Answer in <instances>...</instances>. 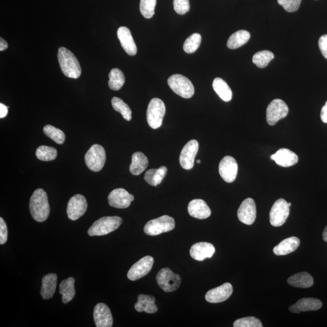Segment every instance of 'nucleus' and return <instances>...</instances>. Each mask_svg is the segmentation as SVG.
I'll use <instances>...</instances> for the list:
<instances>
[{
    "instance_id": "4c0bfd02",
    "label": "nucleus",
    "mask_w": 327,
    "mask_h": 327,
    "mask_svg": "<svg viewBox=\"0 0 327 327\" xmlns=\"http://www.w3.org/2000/svg\"><path fill=\"white\" fill-rule=\"evenodd\" d=\"M201 42V35L198 33H195L186 39L183 45V49L186 53L193 54L200 47Z\"/></svg>"
},
{
    "instance_id": "72a5a7b5",
    "label": "nucleus",
    "mask_w": 327,
    "mask_h": 327,
    "mask_svg": "<svg viewBox=\"0 0 327 327\" xmlns=\"http://www.w3.org/2000/svg\"><path fill=\"white\" fill-rule=\"evenodd\" d=\"M36 156L40 161H53L56 160L57 157V151L53 147L41 146L36 149Z\"/></svg>"
},
{
    "instance_id": "c756f323",
    "label": "nucleus",
    "mask_w": 327,
    "mask_h": 327,
    "mask_svg": "<svg viewBox=\"0 0 327 327\" xmlns=\"http://www.w3.org/2000/svg\"><path fill=\"white\" fill-rule=\"evenodd\" d=\"M250 38V34L246 30H241L235 32L228 38L227 45L230 50H235L243 46Z\"/></svg>"
},
{
    "instance_id": "f704fd0d",
    "label": "nucleus",
    "mask_w": 327,
    "mask_h": 327,
    "mask_svg": "<svg viewBox=\"0 0 327 327\" xmlns=\"http://www.w3.org/2000/svg\"><path fill=\"white\" fill-rule=\"evenodd\" d=\"M112 105L115 111L120 112L125 120L128 121L131 120V109L129 106L126 103H125L120 98H113L112 100Z\"/></svg>"
},
{
    "instance_id": "4468645a",
    "label": "nucleus",
    "mask_w": 327,
    "mask_h": 327,
    "mask_svg": "<svg viewBox=\"0 0 327 327\" xmlns=\"http://www.w3.org/2000/svg\"><path fill=\"white\" fill-rule=\"evenodd\" d=\"M238 166L235 159L227 156L220 162L219 172L221 178L226 182H233L237 178Z\"/></svg>"
},
{
    "instance_id": "6ab92c4d",
    "label": "nucleus",
    "mask_w": 327,
    "mask_h": 327,
    "mask_svg": "<svg viewBox=\"0 0 327 327\" xmlns=\"http://www.w3.org/2000/svg\"><path fill=\"white\" fill-rule=\"evenodd\" d=\"M215 252L213 244L201 242L194 244L190 250L191 257L198 261H203L206 258L212 257Z\"/></svg>"
},
{
    "instance_id": "2eb2a0df",
    "label": "nucleus",
    "mask_w": 327,
    "mask_h": 327,
    "mask_svg": "<svg viewBox=\"0 0 327 327\" xmlns=\"http://www.w3.org/2000/svg\"><path fill=\"white\" fill-rule=\"evenodd\" d=\"M134 200V197L124 189H117L109 195L110 206L117 209H126Z\"/></svg>"
},
{
    "instance_id": "a19ab883",
    "label": "nucleus",
    "mask_w": 327,
    "mask_h": 327,
    "mask_svg": "<svg viewBox=\"0 0 327 327\" xmlns=\"http://www.w3.org/2000/svg\"><path fill=\"white\" fill-rule=\"evenodd\" d=\"M301 1L302 0H277V3L287 12H293L298 10Z\"/></svg>"
},
{
    "instance_id": "ea45409f",
    "label": "nucleus",
    "mask_w": 327,
    "mask_h": 327,
    "mask_svg": "<svg viewBox=\"0 0 327 327\" xmlns=\"http://www.w3.org/2000/svg\"><path fill=\"white\" fill-rule=\"evenodd\" d=\"M235 327H262L261 320L255 317H246L238 319L233 323Z\"/></svg>"
},
{
    "instance_id": "49530a36",
    "label": "nucleus",
    "mask_w": 327,
    "mask_h": 327,
    "mask_svg": "<svg viewBox=\"0 0 327 327\" xmlns=\"http://www.w3.org/2000/svg\"><path fill=\"white\" fill-rule=\"evenodd\" d=\"M8 107H6L4 104H0V118H3L6 117L8 114Z\"/></svg>"
},
{
    "instance_id": "79ce46f5",
    "label": "nucleus",
    "mask_w": 327,
    "mask_h": 327,
    "mask_svg": "<svg viewBox=\"0 0 327 327\" xmlns=\"http://www.w3.org/2000/svg\"><path fill=\"white\" fill-rule=\"evenodd\" d=\"M174 9L177 14L184 15L190 10L189 0H173Z\"/></svg>"
},
{
    "instance_id": "9d476101",
    "label": "nucleus",
    "mask_w": 327,
    "mask_h": 327,
    "mask_svg": "<svg viewBox=\"0 0 327 327\" xmlns=\"http://www.w3.org/2000/svg\"><path fill=\"white\" fill-rule=\"evenodd\" d=\"M289 108L284 101L276 99L272 101L267 107L266 119L270 126H274L278 121L287 117Z\"/></svg>"
},
{
    "instance_id": "20e7f679",
    "label": "nucleus",
    "mask_w": 327,
    "mask_h": 327,
    "mask_svg": "<svg viewBox=\"0 0 327 327\" xmlns=\"http://www.w3.org/2000/svg\"><path fill=\"white\" fill-rule=\"evenodd\" d=\"M175 227V220L172 217L164 215L149 221L145 225L144 231L149 236H157L173 230Z\"/></svg>"
},
{
    "instance_id": "f257e3e1",
    "label": "nucleus",
    "mask_w": 327,
    "mask_h": 327,
    "mask_svg": "<svg viewBox=\"0 0 327 327\" xmlns=\"http://www.w3.org/2000/svg\"><path fill=\"white\" fill-rule=\"evenodd\" d=\"M29 209L32 218L36 221L42 222L48 218L50 206L48 195L43 189H36L33 192L30 200Z\"/></svg>"
},
{
    "instance_id": "58836bf2",
    "label": "nucleus",
    "mask_w": 327,
    "mask_h": 327,
    "mask_svg": "<svg viewBox=\"0 0 327 327\" xmlns=\"http://www.w3.org/2000/svg\"><path fill=\"white\" fill-rule=\"evenodd\" d=\"M157 0H141L139 9L143 16L150 19L155 14Z\"/></svg>"
},
{
    "instance_id": "a211bd4d",
    "label": "nucleus",
    "mask_w": 327,
    "mask_h": 327,
    "mask_svg": "<svg viewBox=\"0 0 327 327\" xmlns=\"http://www.w3.org/2000/svg\"><path fill=\"white\" fill-rule=\"evenodd\" d=\"M94 319L97 327H111L113 325L111 310L105 304L99 303L95 307Z\"/></svg>"
},
{
    "instance_id": "de8ad7c7",
    "label": "nucleus",
    "mask_w": 327,
    "mask_h": 327,
    "mask_svg": "<svg viewBox=\"0 0 327 327\" xmlns=\"http://www.w3.org/2000/svg\"><path fill=\"white\" fill-rule=\"evenodd\" d=\"M8 48V42H6L3 38H0V51H3L7 50Z\"/></svg>"
},
{
    "instance_id": "39448f33",
    "label": "nucleus",
    "mask_w": 327,
    "mask_h": 327,
    "mask_svg": "<svg viewBox=\"0 0 327 327\" xmlns=\"http://www.w3.org/2000/svg\"><path fill=\"white\" fill-rule=\"evenodd\" d=\"M167 82L174 92L184 99H191L195 94L193 84L184 76L179 74L173 75L168 79Z\"/></svg>"
},
{
    "instance_id": "393cba45",
    "label": "nucleus",
    "mask_w": 327,
    "mask_h": 327,
    "mask_svg": "<svg viewBox=\"0 0 327 327\" xmlns=\"http://www.w3.org/2000/svg\"><path fill=\"white\" fill-rule=\"evenodd\" d=\"M134 308L138 312L145 311L150 314L155 313L158 311L154 296L142 294L137 296V302L134 304Z\"/></svg>"
},
{
    "instance_id": "412c9836",
    "label": "nucleus",
    "mask_w": 327,
    "mask_h": 327,
    "mask_svg": "<svg viewBox=\"0 0 327 327\" xmlns=\"http://www.w3.org/2000/svg\"><path fill=\"white\" fill-rule=\"evenodd\" d=\"M117 35L124 51L130 56H135L137 53V47L130 30L126 27H120L118 29Z\"/></svg>"
},
{
    "instance_id": "f03ea898",
    "label": "nucleus",
    "mask_w": 327,
    "mask_h": 327,
    "mask_svg": "<svg viewBox=\"0 0 327 327\" xmlns=\"http://www.w3.org/2000/svg\"><path fill=\"white\" fill-rule=\"evenodd\" d=\"M58 60L63 74L76 79L81 75V67L75 55L67 48L61 47L58 51Z\"/></svg>"
},
{
    "instance_id": "5701e85b",
    "label": "nucleus",
    "mask_w": 327,
    "mask_h": 327,
    "mask_svg": "<svg viewBox=\"0 0 327 327\" xmlns=\"http://www.w3.org/2000/svg\"><path fill=\"white\" fill-rule=\"evenodd\" d=\"M322 306V302L316 298H303L290 306L289 310L293 313H300L304 311H316Z\"/></svg>"
},
{
    "instance_id": "a878e982",
    "label": "nucleus",
    "mask_w": 327,
    "mask_h": 327,
    "mask_svg": "<svg viewBox=\"0 0 327 327\" xmlns=\"http://www.w3.org/2000/svg\"><path fill=\"white\" fill-rule=\"evenodd\" d=\"M57 276L56 274L45 275L42 279L41 295L42 299H50L53 297L57 288Z\"/></svg>"
},
{
    "instance_id": "dca6fc26",
    "label": "nucleus",
    "mask_w": 327,
    "mask_h": 327,
    "mask_svg": "<svg viewBox=\"0 0 327 327\" xmlns=\"http://www.w3.org/2000/svg\"><path fill=\"white\" fill-rule=\"evenodd\" d=\"M238 217L240 221L247 225H252L256 218V207L252 198L244 200L238 210Z\"/></svg>"
},
{
    "instance_id": "c85d7f7f",
    "label": "nucleus",
    "mask_w": 327,
    "mask_h": 327,
    "mask_svg": "<svg viewBox=\"0 0 327 327\" xmlns=\"http://www.w3.org/2000/svg\"><path fill=\"white\" fill-rule=\"evenodd\" d=\"M60 293L62 295V301L64 304H67L72 300L76 293L74 278L69 277L61 283Z\"/></svg>"
},
{
    "instance_id": "423d86ee",
    "label": "nucleus",
    "mask_w": 327,
    "mask_h": 327,
    "mask_svg": "<svg viewBox=\"0 0 327 327\" xmlns=\"http://www.w3.org/2000/svg\"><path fill=\"white\" fill-rule=\"evenodd\" d=\"M166 114V106L160 99H153L148 106L147 111V120L149 126L154 129H158L163 124Z\"/></svg>"
},
{
    "instance_id": "09e8293b",
    "label": "nucleus",
    "mask_w": 327,
    "mask_h": 327,
    "mask_svg": "<svg viewBox=\"0 0 327 327\" xmlns=\"http://www.w3.org/2000/svg\"><path fill=\"white\" fill-rule=\"evenodd\" d=\"M322 237L323 241L327 243V225L323 231Z\"/></svg>"
},
{
    "instance_id": "b1692460",
    "label": "nucleus",
    "mask_w": 327,
    "mask_h": 327,
    "mask_svg": "<svg viewBox=\"0 0 327 327\" xmlns=\"http://www.w3.org/2000/svg\"><path fill=\"white\" fill-rule=\"evenodd\" d=\"M300 245L299 238L292 237L281 241L276 247H274L273 253L277 256H284L290 254L297 250Z\"/></svg>"
},
{
    "instance_id": "cd10ccee",
    "label": "nucleus",
    "mask_w": 327,
    "mask_h": 327,
    "mask_svg": "<svg viewBox=\"0 0 327 327\" xmlns=\"http://www.w3.org/2000/svg\"><path fill=\"white\" fill-rule=\"evenodd\" d=\"M289 285L297 288H309L314 284L313 277L307 272H301L293 275L288 279Z\"/></svg>"
},
{
    "instance_id": "4be33fe9",
    "label": "nucleus",
    "mask_w": 327,
    "mask_h": 327,
    "mask_svg": "<svg viewBox=\"0 0 327 327\" xmlns=\"http://www.w3.org/2000/svg\"><path fill=\"white\" fill-rule=\"evenodd\" d=\"M188 212L191 216L199 219H207L211 215L209 207L206 202L200 199H196L189 203Z\"/></svg>"
},
{
    "instance_id": "c9c22d12",
    "label": "nucleus",
    "mask_w": 327,
    "mask_h": 327,
    "mask_svg": "<svg viewBox=\"0 0 327 327\" xmlns=\"http://www.w3.org/2000/svg\"><path fill=\"white\" fill-rule=\"evenodd\" d=\"M274 54L269 51H262L255 54L253 57V62L259 68L267 67L274 59Z\"/></svg>"
},
{
    "instance_id": "bb28decb",
    "label": "nucleus",
    "mask_w": 327,
    "mask_h": 327,
    "mask_svg": "<svg viewBox=\"0 0 327 327\" xmlns=\"http://www.w3.org/2000/svg\"><path fill=\"white\" fill-rule=\"evenodd\" d=\"M149 166L148 158L142 152H135L131 157L130 172L133 175H139L145 171Z\"/></svg>"
},
{
    "instance_id": "e433bc0d",
    "label": "nucleus",
    "mask_w": 327,
    "mask_h": 327,
    "mask_svg": "<svg viewBox=\"0 0 327 327\" xmlns=\"http://www.w3.org/2000/svg\"><path fill=\"white\" fill-rule=\"evenodd\" d=\"M43 131L45 135L50 137L58 145H63L65 142L66 136L65 133L57 128L51 125H46L43 128Z\"/></svg>"
},
{
    "instance_id": "c03bdc74",
    "label": "nucleus",
    "mask_w": 327,
    "mask_h": 327,
    "mask_svg": "<svg viewBox=\"0 0 327 327\" xmlns=\"http://www.w3.org/2000/svg\"><path fill=\"white\" fill-rule=\"evenodd\" d=\"M319 48L323 56L327 60V35H323L319 38Z\"/></svg>"
},
{
    "instance_id": "1a4fd4ad",
    "label": "nucleus",
    "mask_w": 327,
    "mask_h": 327,
    "mask_svg": "<svg viewBox=\"0 0 327 327\" xmlns=\"http://www.w3.org/2000/svg\"><path fill=\"white\" fill-rule=\"evenodd\" d=\"M289 215L288 203L283 198L279 199L271 207L270 212V224L274 227H281L286 222Z\"/></svg>"
},
{
    "instance_id": "7c9ffc66",
    "label": "nucleus",
    "mask_w": 327,
    "mask_h": 327,
    "mask_svg": "<svg viewBox=\"0 0 327 327\" xmlns=\"http://www.w3.org/2000/svg\"><path fill=\"white\" fill-rule=\"evenodd\" d=\"M213 88L220 99L225 102H230L232 99V91L225 81L220 78H216L213 82Z\"/></svg>"
},
{
    "instance_id": "f3484780",
    "label": "nucleus",
    "mask_w": 327,
    "mask_h": 327,
    "mask_svg": "<svg viewBox=\"0 0 327 327\" xmlns=\"http://www.w3.org/2000/svg\"><path fill=\"white\" fill-rule=\"evenodd\" d=\"M233 293L231 284L226 283L221 286L209 290L206 293V299L210 303L216 304L224 302L230 297Z\"/></svg>"
},
{
    "instance_id": "0eeeda50",
    "label": "nucleus",
    "mask_w": 327,
    "mask_h": 327,
    "mask_svg": "<svg viewBox=\"0 0 327 327\" xmlns=\"http://www.w3.org/2000/svg\"><path fill=\"white\" fill-rule=\"evenodd\" d=\"M106 160L105 149L99 145L91 147L85 155V162L90 170L95 172H100L103 169Z\"/></svg>"
},
{
    "instance_id": "aec40b11",
    "label": "nucleus",
    "mask_w": 327,
    "mask_h": 327,
    "mask_svg": "<svg viewBox=\"0 0 327 327\" xmlns=\"http://www.w3.org/2000/svg\"><path fill=\"white\" fill-rule=\"evenodd\" d=\"M271 160L275 161L277 165L283 167L294 166L298 162V155L288 149H280L272 155Z\"/></svg>"
},
{
    "instance_id": "9b49d317",
    "label": "nucleus",
    "mask_w": 327,
    "mask_h": 327,
    "mask_svg": "<svg viewBox=\"0 0 327 327\" xmlns=\"http://www.w3.org/2000/svg\"><path fill=\"white\" fill-rule=\"evenodd\" d=\"M154 263V259L151 256H146L139 259L128 271V279L134 281L146 276L151 271Z\"/></svg>"
},
{
    "instance_id": "473e14b6",
    "label": "nucleus",
    "mask_w": 327,
    "mask_h": 327,
    "mask_svg": "<svg viewBox=\"0 0 327 327\" xmlns=\"http://www.w3.org/2000/svg\"><path fill=\"white\" fill-rule=\"evenodd\" d=\"M109 86L113 90H119L123 86L125 76L123 72L118 68L111 70L109 75Z\"/></svg>"
},
{
    "instance_id": "a18cd8bd",
    "label": "nucleus",
    "mask_w": 327,
    "mask_h": 327,
    "mask_svg": "<svg viewBox=\"0 0 327 327\" xmlns=\"http://www.w3.org/2000/svg\"><path fill=\"white\" fill-rule=\"evenodd\" d=\"M320 118H321L323 123H327V102L322 108L321 112H320Z\"/></svg>"
},
{
    "instance_id": "2f4dec72",
    "label": "nucleus",
    "mask_w": 327,
    "mask_h": 327,
    "mask_svg": "<svg viewBox=\"0 0 327 327\" xmlns=\"http://www.w3.org/2000/svg\"><path fill=\"white\" fill-rule=\"evenodd\" d=\"M167 172L166 167L162 166L158 169H151L147 171L145 176V181L149 185L157 186L163 181Z\"/></svg>"
},
{
    "instance_id": "3c124183",
    "label": "nucleus",
    "mask_w": 327,
    "mask_h": 327,
    "mask_svg": "<svg viewBox=\"0 0 327 327\" xmlns=\"http://www.w3.org/2000/svg\"><path fill=\"white\" fill-rule=\"evenodd\" d=\"M289 206L290 207L292 206V204L290 203H288Z\"/></svg>"
},
{
    "instance_id": "f8f14e48",
    "label": "nucleus",
    "mask_w": 327,
    "mask_h": 327,
    "mask_svg": "<svg viewBox=\"0 0 327 327\" xmlns=\"http://www.w3.org/2000/svg\"><path fill=\"white\" fill-rule=\"evenodd\" d=\"M87 209L86 199L81 195H76L70 199L67 207V214L72 221L83 216Z\"/></svg>"
},
{
    "instance_id": "6e6552de",
    "label": "nucleus",
    "mask_w": 327,
    "mask_h": 327,
    "mask_svg": "<svg viewBox=\"0 0 327 327\" xmlns=\"http://www.w3.org/2000/svg\"><path fill=\"white\" fill-rule=\"evenodd\" d=\"M158 286L165 292L176 291L181 283V278L175 274L169 268H164L158 272L157 276Z\"/></svg>"
},
{
    "instance_id": "ddd939ff",
    "label": "nucleus",
    "mask_w": 327,
    "mask_h": 327,
    "mask_svg": "<svg viewBox=\"0 0 327 327\" xmlns=\"http://www.w3.org/2000/svg\"><path fill=\"white\" fill-rule=\"evenodd\" d=\"M198 149L199 144L197 140H191L186 144L179 156V163L183 169L191 170L194 167Z\"/></svg>"
},
{
    "instance_id": "8fccbe9b",
    "label": "nucleus",
    "mask_w": 327,
    "mask_h": 327,
    "mask_svg": "<svg viewBox=\"0 0 327 327\" xmlns=\"http://www.w3.org/2000/svg\"><path fill=\"white\" fill-rule=\"evenodd\" d=\"M197 163H198V164H200V163H201V161H200V160H198L197 161Z\"/></svg>"
},
{
    "instance_id": "7ed1b4c3",
    "label": "nucleus",
    "mask_w": 327,
    "mask_h": 327,
    "mask_svg": "<svg viewBox=\"0 0 327 327\" xmlns=\"http://www.w3.org/2000/svg\"><path fill=\"white\" fill-rule=\"evenodd\" d=\"M123 223L118 216H106L98 219L88 230L90 237L105 236L117 230Z\"/></svg>"
},
{
    "instance_id": "37998d69",
    "label": "nucleus",
    "mask_w": 327,
    "mask_h": 327,
    "mask_svg": "<svg viewBox=\"0 0 327 327\" xmlns=\"http://www.w3.org/2000/svg\"><path fill=\"white\" fill-rule=\"evenodd\" d=\"M8 230L5 220L0 218V244L3 245L8 241Z\"/></svg>"
}]
</instances>
